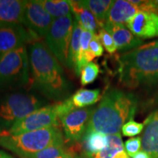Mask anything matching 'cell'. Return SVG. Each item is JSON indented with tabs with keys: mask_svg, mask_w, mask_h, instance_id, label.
<instances>
[{
	"mask_svg": "<svg viewBox=\"0 0 158 158\" xmlns=\"http://www.w3.org/2000/svg\"><path fill=\"white\" fill-rule=\"evenodd\" d=\"M29 82L30 66L27 47H21L0 57V92L23 89Z\"/></svg>",
	"mask_w": 158,
	"mask_h": 158,
	"instance_id": "cell-6",
	"label": "cell"
},
{
	"mask_svg": "<svg viewBox=\"0 0 158 158\" xmlns=\"http://www.w3.org/2000/svg\"><path fill=\"white\" fill-rule=\"evenodd\" d=\"M85 155L95 154L102 151L108 145V135L97 131L86 132L82 138Z\"/></svg>",
	"mask_w": 158,
	"mask_h": 158,
	"instance_id": "cell-18",
	"label": "cell"
},
{
	"mask_svg": "<svg viewBox=\"0 0 158 158\" xmlns=\"http://www.w3.org/2000/svg\"><path fill=\"white\" fill-rule=\"evenodd\" d=\"M30 66L29 89L46 100L64 101L70 95L72 85L65 76L61 63L46 44L37 40L28 50Z\"/></svg>",
	"mask_w": 158,
	"mask_h": 158,
	"instance_id": "cell-1",
	"label": "cell"
},
{
	"mask_svg": "<svg viewBox=\"0 0 158 158\" xmlns=\"http://www.w3.org/2000/svg\"><path fill=\"white\" fill-rule=\"evenodd\" d=\"M0 158H15L13 156L7 153L3 150H0Z\"/></svg>",
	"mask_w": 158,
	"mask_h": 158,
	"instance_id": "cell-33",
	"label": "cell"
},
{
	"mask_svg": "<svg viewBox=\"0 0 158 158\" xmlns=\"http://www.w3.org/2000/svg\"><path fill=\"white\" fill-rule=\"evenodd\" d=\"M40 2L54 19L73 14L70 2L67 0H40Z\"/></svg>",
	"mask_w": 158,
	"mask_h": 158,
	"instance_id": "cell-21",
	"label": "cell"
},
{
	"mask_svg": "<svg viewBox=\"0 0 158 158\" xmlns=\"http://www.w3.org/2000/svg\"><path fill=\"white\" fill-rule=\"evenodd\" d=\"M69 2L75 19L83 29L98 34L97 32L103 28V24L99 22L95 16L81 4L80 1H69Z\"/></svg>",
	"mask_w": 158,
	"mask_h": 158,
	"instance_id": "cell-17",
	"label": "cell"
},
{
	"mask_svg": "<svg viewBox=\"0 0 158 158\" xmlns=\"http://www.w3.org/2000/svg\"><path fill=\"white\" fill-rule=\"evenodd\" d=\"M103 28L113 37L118 51H127L139 48L143 40L138 38L124 25L105 23Z\"/></svg>",
	"mask_w": 158,
	"mask_h": 158,
	"instance_id": "cell-13",
	"label": "cell"
},
{
	"mask_svg": "<svg viewBox=\"0 0 158 158\" xmlns=\"http://www.w3.org/2000/svg\"><path fill=\"white\" fill-rule=\"evenodd\" d=\"M141 48H153V47H158V40L155 41H153V42L152 43H147V44H145V45H142Z\"/></svg>",
	"mask_w": 158,
	"mask_h": 158,
	"instance_id": "cell-31",
	"label": "cell"
},
{
	"mask_svg": "<svg viewBox=\"0 0 158 158\" xmlns=\"http://www.w3.org/2000/svg\"><path fill=\"white\" fill-rule=\"evenodd\" d=\"M2 132H1V127H0V133H1Z\"/></svg>",
	"mask_w": 158,
	"mask_h": 158,
	"instance_id": "cell-37",
	"label": "cell"
},
{
	"mask_svg": "<svg viewBox=\"0 0 158 158\" xmlns=\"http://www.w3.org/2000/svg\"><path fill=\"white\" fill-rule=\"evenodd\" d=\"M124 151L129 157H133L136 155L141 148V138L135 137L132 138L126 141L124 145Z\"/></svg>",
	"mask_w": 158,
	"mask_h": 158,
	"instance_id": "cell-28",
	"label": "cell"
},
{
	"mask_svg": "<svg viewBox=\"0 0 158 158\" xmlns=\"http://www.w3.org/2000/svg\"><path fill=\"white\" fill-rule=\"evenodd\" d=\"M141 11L139 6L131 1H114L108 12L106 23L126 26L130 19L138 12Z\"/></svg>",
	"mask_w": 158,
	"mask_h": 158,
	"instance_id": "cell-16",
	"label": "cell"
},
{
	"mask_svg": "<svg viewBox=\"0 0 158 158\" xmlns=\"http://www.w3.org/2000/svg\"><path fill=\"white\" fill-rule=\"evenodd\" d=\"M73 24V14L54 19L45 36V43L49 50L61 64L66 67H68Z\"/></svg>",
	"mask_w": 158,
	"mask_h": 158,
	"instance_id": "cell-7",
	"label": "cell"
},
{
	"mask_svg": "<svg viewBox=\"0 0 158 158\" xmlns=\"http://www.w3.org/2000/svg\"><path fill=\"white\" fill-rule=\"evenodd\" d=\"M80 2L93 14L102 24L106 23L108 12L114 1L112 0H82Z\"/></svg>",
	"mask_w": 158,
	"mask_h": 158,
	"instance_id": "cell-19",
	"label": "cell"
},
{
	"mask_svg": "<svg viewBox=\"0 0 158 158\" xmlns=\"http://www.w3.org/2000/svg\"><path fill=\"white\" fill-rule=\"evenodd\" d=\"M100 68L95 62H89L83 68L81 73V84L82 86H86L94 82L98 78Z\"/></svg>",
	"mask_w": 158,
	"mask_h": 158,
	"instance_id": "cell-25",
	"label": "cell"
},
{
	"mask_svg": "<svg viewBox=\"0 0 158 158\" xmlns=\"http://www.w3.org/2000/svg\"><path fill=\"white\" fill-rule=\"evenodd\" d=\"M82 31L83 28L77 22L76 20L74 19L73 31V35L70 45V50H69L68 61V68L73 69V70H75V69H76L77 60H78L79 53H80V40Z\"/></svg>",
	"mask_w": 158,
	"mask_h": 158,
	"instance_id": "cell-22",
	"label": "cell"
},
{
	"mask_svg": "<svg viewBox=\"0 0 158 158\" xmlns=\"http://www.w3.org/2000/svg\"><path fill=\"white\" fill-rule=\"evenodd\" d=\"M76 158H88L86 157H76Z\"/></svg>",
	"mask_w": 158,
	"mask_h": 158,
	"instance_id": "cell-36",
	"label": "cell"
},
{
	"mask_svg": "<svg viewBox=\"0 0 158 158\" xmlns=\"http://www.w3.org/2000/svg\"><path fill=\"white\" fill-rule=\"evenodd\" d=\"M94 109L90 107L76 108L70 113L59 118L67 140L77 142L82 139Z\"/></svg>",
	"mask_w": 158,
	"mask_h": 158,
	"instance_id": "cell-11",
	"label": "cell"
},
{
	"mask_svg": "<svg viewBox=\"0 0 158 158\" xmlns=\"http://www.w3.org/2000/svg\"><path fill=\"white\" fill-rule=\"evenodd\" d=\"M27 89L7 92L0 95V126L9 130L20 119L48 106V100Z\"/></svg>",
	"mask_w": 158,
	"mask_h": 158,
	"instance_id": "cell-5",
	"label": "cell"
},
{
	"mask_svg": "<svg viewBox=\"0 0 158 158\" xmlns=\"http://www.w3.org/2000/svg\"><path fill=\"white\" fill-rule=\"evenodd\" d=\"M70 98L76 108H85L99 101L100 91V89H79Z\"/></svg>",
	"mask_w": 158,
	"mask_h": 158,
	"instance_id": "cell-23",
	"label": "cell"
},
{
	"mask_svg": "<svg viewBox=\"0 0 158 158\" xmlns=\"http://www.w3.org/2000/svg\"><path fill=\"white\" fill-rule=\"evenodd\" d=\"M143 128V123H139L134 120H130L124 124L122 128V132L124 136L133 137V136L141 133Z\"/></svg>",
	"mask_w": 158,
	"mask_h": 158,
	"instance_id": "cell-27",
	"label": "cell"
},
{
	"mask_svg": "<svg viewBox=\"0 0 158 158\" xmlns=\"http://www.w3.org/2000/svg\"><path fill=\"white\" fill-rule=\"evenodd\" d=\"M98 37L102 45H103L106 50L110 54H114L116 52V46L114 43L113 37L104 28L100 29L98 31Z\"/></svg>",
	"mask_w": 158,
	"mask_h": 158,
	"instance_id": "cell-26",
	"label": "cell"
},
{
	"mask_svg": "<svg viewBox=\"0 0 158 158\" xmlns=\"http://www.w3.org/2000/svg\"><path fill=\"white\" fill-rule=\"evenodd\" d=\"M137 107L138 100L133 94L109 90L94 109L85 133L97 131L107 135L119 133L124 124L133 120Z\"/></svg>",
	"mask_w": 158,
	"mask_h": 158,
	"instance_id": "cell-2",
	"label": "cell"
},
{
	"mask_svg": "<svg viewBox=\"0 0 158 158\" xmlns=\"http://www.w3.org/2000/svg\"><path fill=\"white\" fill-rule=\"evenodd\" d=\"M54 19L45 10L40 0L27 1L23 25L37 37H45Z\"/></svg>",
	"mask_w": 158,
	"mask_h": 158,
	"instance_id": "cell-10",
	"label": "cell"
},
{
	"mask_svg": "<svg viewBox=\"0 0 158 158\" xmlns=\"http://www.w3.org/2000/svg\"><path fill=\"white\" fill-rule=\"evenodd\" d=\"M141 148L151 158H158V109L152 112L143 122Z\"/></svg>",
	"mask_w": 158,
	"mask_h": 158,
	"instance_id": "cell-14",
	"label": "cell"
},
{
	"mask_svg": "<svg viewBox=\"0 0 158 158\" xmlns=\"http://www.w3.org/2000/svg\"><path fill=\"white\" fill-rule=\"evenodd\" d=\"M89 51L95 57L101 56L103 54V47L98 34H94L93 38L92 39L89 43Z\"/></svg>",
	"mask_w": 158,
	"mask_h": 158,
	"instance_id": "cell-29",
	"label": "cell"
},
{
	"mask_svg": "<svg viewBox=\"0 0 158 158\" xmlns=\"http://www.w3.org/2000/svg\"><path fill=\"white\" fill-rule=\"evenodd\" d=\"M37 37L23 24L0 25V57L37 40Z\"/></svg>",
	"mask_w": 158,
	"mask_h": 158,
	"instance_id": "cell-9",
	"label": "cell"
},
{
	"mask_svg": "<svg viewBox=\"0 0 158 158\" xmlns=\"http://www.w3.org/2000/svg\"><path fill=\"white\" fill-rule=\"evenodd\" d=\"M68 153L70 152L64 147V143L55 144L37 152L23 156L21 158H62Z\"/></svg>",
	"mask_w": 158,
	"mask_h": 158,
	"instance_id": "cell-24",
	"label": "cell"
},
{
	"mask_svg": "<svg viewBox=\"0 0 158 158\" xmlns=\"http://www.w3.org/2000/svg\"><path fill=\"white\" fill-rule=\"evenodd\" d=\"M132 158H151V157L144 151H140Z\"/></svg>",
	"mask_w": 158,
	"mask_h": 158,
	"instance_id": "cell-30",
	"label": "cell"
},
{
	"mask_svg": "<svg viewBox=\"0 0 158 158\" xmlns=\"http://www.w3.org/2000/svg\"><path fill=\"white\" fill-rule=\"evenodd\" d=\"M154 4H155L156 8H157V10L158 11V0H155V1H153Z\"/></svg>",
	"mask_w": 158,
	"mask_h": 158,
	"instance_id": "cell-35",
	"label": "cell"
},
{
	"mask_svg": "<svg viewBox=\"0 0 158 158\" xmlns=\"http://www.w3.org/2000/svg\"><path fill=\"white\" fill-rule=\"evenodd\" d=\"M64 143V138L59 126H54L19 135L0 133V146L23 157L45 148Z\"/></svg>",
	"mask_w": 158,
	"mask_h": 158,
	"instance_id": "cell-4",
	"label": "cell"
},
{
	"mask_svg": "<svg viewBox=\"0 0 158 158\" xmlns=\"http://www.w3.org/2000/svg\"><path fill=\"white\" fill-rule=\"evenodd\" d=\"M124 144L120 133L108 135L107 147L95 154L85 155L88 158H114L116 154L123 151Z\"/></svg>",
	"mask_w": 158,
	"mask_h": 158,
	"instance_id": "cell-20",
	"label": "cell"
},
{
	"mask_svg": "<svg viewBox=\"0 0 158 158\" xmlns=\"http://www.w3.org/2000/svg\"><path fill=\"white\" fill-rule=\"evenodd\" d=\"M114 158H130L129 156L127 155V154L126 153V152L123 150V151L119 152L116 154L115 157Z\"/></svg>",
	"mask_w": 158,
	"mask_h": 158,
	"instance_id": "cell-32",
	"label": "cell"
},
{
	"mask_svg": "<svg viewBox=\"0 0 158 158\" xmlns=\"http://www.w3.org/2000/svg\"><path fill=\"white\" fill-rule=\"evenodd\" d=\"M126 27L138 38L158 37V14L154 12L140 11L130 20Z\"/></svg>",
	"mask_w": 158,
	"mask_h": 158,
	"instance_id": "cell-12",
	"label": "cell"
},
{
	"mask_svg": "<svg viewBox=\"0 0 158 158\" xmlns=\"http://www.w3.org/2000/svg\"><path fill=\"white\" fill-rule=\"evenodd\" d=\"M62 158H76V157H75V156L73 155L72 154L68 153V154H67V155H65L64 157H63Z\"/></svg>",
	"mask_w": 158,
	"mask_h": 158,
	"instance_id": "cell-34",
	"label": "cell"
},
{
	"mask_svg": "<svg viewBox=\"0 0 158 158\" xmlns=\"http://www.w3.org/2000/svg\"><path fill=\"white\" fill-rule=\"evenodd\" d=\"M59 121L56 104L48 105L20 119L9 130L4 131V133L8 135H19L44 128L59 126Z\"/></svg>",
	"mask_w": 158,
	"mask_h": 158,
	"instance_id": "cell-8",
	"label": "cell"
},
{
	"mask_svg": "<svg viewBox=\"0 0 158 158\" xmlns=\"http://www.w3.org/2000/svg\"><path fill=\"white\" fill-rule=\"evenodd\" d=\"M157 101H158V94H157Z\"/></svg>",
	"mask_w": 158,
	"mask_h": 158,
	"instance_id": "cell-38",
	"label": "cell"
},
{
	"mask_svg": "<svg viewBox=\"0 0 158 158\" xmlns=\"http://www.w3.org/2000/svg\"><path fill=\"white\" fill-rule=\"evenodd\" d=\"M27 1L0 0V25L23 24Z\"/></svg>",
	"mask_w": 158,
	"mask_h": 158,
	"instance_id": "cell-15",
	"label": "cell"
},
{
	"mask_svg": "<svg viewBox=\"0 0 158 158\" xmlns=\"http://www.w3.org/2000/svg\"><path fill=\"white\" fill-rule=\"evenodd\" d=\"M119 82L128 89L158 82V47L139 48L124 53L118 59Z\"/></svg>",
	"mask_w": 158,
	"mask_h": 158,
	"instance_id": "cell-3",
	"label": "cell"
}]
</instances>
